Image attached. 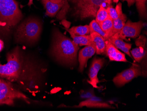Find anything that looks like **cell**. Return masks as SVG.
Wrapping results in <instances>:
<instances>
[{"label": "cell", "mask_w": 147, "mask_h": 111, "mask_svg": "<svg viewBox=\"0 0 147 111\" xmlns=\"http://www.w3.org/2000/svg\"><path fill=\"white\" fill-rule=\"evenodd\" d=\"M109 16L107 9L105 8L103 5H102L100 6L96 12L95 20L99 25L105 20Z\"/></svg>", "instance_id": "cell-22"}, {"label": "cell", "mask_w": 147, "mask_h": 111, "mask_svg": "<svg viewBox=\"0 0 147 111\" xmlns=\"http://www.w3.org/2000/svg\"><path fill=\"white\" fill-rule=\"evenodd\" d=\"M115 9L118 12L119 16L116 19L112 20L113 25L112 35L120 31L123 27L124 26L127 20V16L123 13L122 11L121 3H119L116 5Z\"/></svg>", "instance_id": "cell-13"}, {"label": "cell", "mask_w": 147, "mask_h": 111, "mask_svg": "<svg viewBox=\"0 0 147 111\" xmlns=\"http://www.w3.org/2000/svg\"><path fill=\"white\" fill-rule=\"evenodd\" d=\"M72 5V15L77 19L83 20L94 18L100 6L107 4L110 5L112 0H67Z\"/></svg>", "instance_id": "cell-5"}, {"label": "cell", "mask_w": 147, "mask_h": 111, "mask_svg": "<svg viewBox=\"0 0 147 111\" xmlns=\"http://www.w3.org/2000/svg\"><path fill=\"white\" fill-rule=\"evenodd\" d=\"M90 29V33L92 32H96L100 34L104 38L105 40H108L109 37L102 30L101 27H100V25L97 23L96 20H92L89 25Z\"/></svg>", "instance_id": "cell-21"}, {"label": "cell", "mask_w": 147, "mask_h": 111, "mask_svg": "<svg viewBox=\"0 0 147 111\" xmlns=\"http://www.w3.org/2000/svg\"><path fill=\"white\" fill-rule=\"evenodd\" d=\"M67 31L71 32L75 35L78 36L87 35L90 34V29L89 25H86L84 26H74L71 29H65Z\"/></svg>", "instance_id": "cell-19"}, {"label": "cell", "mask_w": 147, "mask_h": 111, "mask_svg": "<svg viewBox=\"0 0 147 111\" xmlns=\"http://www.w3.org/2000/svg\"><path fill=\"white\" fill-rule=\"evenodd\" d=\"M33 4V0H29V2L28 3V5L30 6Z\"/></svg>", "instance_id": "cell-28"}, {"label": "cell", "mask_w": 147, "mask_h": 111, "mask_svg": "<svg viewBox=\"0 0 147 111\" xmlns=\"http://www.w3.org/2000/svg\"><path fill=\"white\" fill-rule=\"evenodd\" d=\"M17 99L22 100L30 104V101L19 89L16 88L11 82L0 78V105L6 104L12 106L15 101Z\"/></svg>", "instance_id": "cell-6"}, {"label": "cell", "mask_w": 147, "mask_h": 111, "mask_svg": "<svg viewBox=\"0 0 147 111\" xmlns=\"http://www.w3.org/2000/svg\"><path fill=\"white\" fill-rule=\"evenodd\" d=\"M46 10L45 15L49 17H54L62 8L64 0L59 3L52 2L50 0H39Z\"/></svg>", "instance_id": "cell-14"}, {"label": "cell", "mask_w": 147, "mask_h": 111, "mask_svg": "<svg viewBox=\"0 0 147 111\" xmlns=\"http://www.w3.org/2000/svg\"><path fill=\"white\" fill-rule=\"evenodd\" d=\"M96 52V48L94 43L90 45L86 46L80 50L78 54V60L79 66L78 70L82 72L84 69L86 67L88 59L91 58Z\"/></svg>", "instance_id": "cell-9"}, {"label": "cell", "mask_w": 147, "mask_h": 111, "mask_svg": "<svg viewBox=\"0 0 147 111\" xmlns=\"http://www.w3.org/2000/svg\"><path fill=\"white\" fill-rule=\"evenodd\" d=\"M106 53L110 61L127 62L125 54L118 50L109 40H106Z\"/></svg>", "instance_id": "cell-12"}, {"label": "cell", "mask_w": 147, "mask_h": 111, "mask_svg": "<svg viewBox=\"0 0 147 111\" xmlns=\"http://www.w3.org/2000/svg\"><path fill=\"white\" fill-rule=\"evenodd\" d=\"M147 39L143 35H141L135 43L137 48L133 49L131 51V54L136 62L139 63L146 56L147 51L145 49Z\"/></svg>", "instance_id": "cell-11"}, {"label": "cell", "mask_w": 147, "mask_h": 111, "mask_svg": "<svg viewBox=\"0 0 147 111\" xmlns=\"http://www.w3.org/2000/svg\"><path fill=\"white\" fill-rule=\"evenodd\" d=\"M6 59L5 64L0 63V78L16 83L24 91L37 92L42 86L45 71L39 60L18 46L8 52Z\"/></svg>", "instance_id": "cell-1"}, {"label": "cell", "mask_w": 147, "mask_h": 111, "mask_svg": "<svg viewBox=\"0 0 147 111\" xmlns=\"http://www.w3.org/2000/svg\"><path fill=\"white\" fill-rule=\"evenodd\" d=\"M4 43L3 41H2L1 39H0V52L2 51L3 49L4 48Z\"/></svg>", "instance_id": "cell-27"}, {"label": "cell", "mask_w": 147, "mask_h": 111, "mask_svg": "<svg viewBox=\"0 0 147 111\" xmlns=\"http://www.w3.org/2000/svg\"><path fill=\"white\" fill-rule=\"evenodd\" d=\"M147 0H136V5L139 14L141 17L145 18L146 16L145 3Z\"/></svg>", "instance_id": "cell-23"}, {"label": "cell", "mask_w": 147, "mask_h": 111, "mask_svg": "<svg viewBox=\"0 0 147 111\" xmlns=\"http://www.w3.org/2000/svg\"><path fill=\"white\" fill-rule=\"evenodd\" d=\"M101 100L96 97L91 98L86 101L81 102L76 107L82 108L86 107L92 108H112L113 107L108 103L102 102Z\"/></svg>", "instance_id": "cell-16"}, {"label": "cell", "mask_w": 147, "mask_h": 111, "mask_svg": "<svg viewBox=\"0 0 147 111\" xmlns=\"http://www.w3.org/2000/svg\"><path fill=\"white\" fill-rule=\"evenodd\" d=\"M52 2H55V3H59L61 2L62 0H50Z\"/></svg>", "instance_id": "cell-29"}, {"label": "cell", "mask_w": 147, "mask_h": 111, "mask_svg": "<svg viewBox=\"0 0 147 111\" xmlns=\"http://www.w3.org/2000/svg\"><path fill=\"white\" fill-rule=\"evenodd\" d=\"M104 63L105 60L104 59L97 58H95L92 63L89 74L90 80L88 81V82L94 88H97V84L99 83L97 75L100 69L103 67Z\"/></svg>", "instance_id": "cell-10"}, {"label": "cell", "mask_w": 147, "mask_h": 111, "mask_svg": "<svg viewBox=\"0 0 147 111\" xmlns=\"http://www.w3.org/2000/svg\"><path fill=\"white\" fill-rule=\"evenodd\" d=\"M119 0H113V1L115 3H117L118 2H119Z\"/></svg>", "instance_id": "cell-30"}, {"label": "cell", "mask_w": 147, "mask_h": 111, "mask_svg": "<svg viewBox=\"0 0 147 111\" xmlns=\"http://www.w3.org/2000/svg\"><path fill=\"white\" fill-rule=\"evenodd\" d=\"M42 29V22L38 18L34 16L26 18L16 28L15 41L17 44H34L38 41Z\"/></svg>", "instance_id": "cell-4"}, {"label": "cell", "mask_w": 147, "mask_h": 111, "mask_svg": "<svg viewBox=\"0 0 147 111\" xmlns=\"http://www.w3.org/2000/svg\"><path fill=\"white\" fill-rule=\"evenodd\" d=\"M124 1H127L129 7H130L131 5L136 2V0H124Z\"/></svg>", "instance_id": "cell-26"}, {"label": "cell", "mask_w": 147, "mask_h": 111, "mask_svg": "<svg viewBox=\"0 0 147 111\" xmlns=\"http://www.w3.org/2000/svg\"><path fill=\"white\" fill-rule=\"evenodd\" d=\"M79 47L73 40L63 34L58 29H53L52 35L51 54L61 64L72 67L77 63Z\"/></svg>", "instance_id": "cell-2"}, {"label": "cell", "mask_w": 147, "mask_h": 111, "mask_svg": "<svg viewBox=\"0 0 147 111\" xmlns=\"http://www.w3.org/2000/svg\"><path fill=\"white\" fill-rule=\"evenodd\" d=\"M69 8V5H68V1L67 0H64V4L61 8V10L59 12L57 16V17L59 20H64L65 18L68 9Z\"/></svg>", "instance_id": "cell-24"}, {"label": "cell", "mask_w": 147, "mask_h": 111, "mask_svg": "<svg viewBox=\"0 0 147 111\" xmlns=\"http://www.w3.org/2000/svg\"><path fill=\"white\" fill-rule=\"evenodd\" d=\"M23 18L16 0H0L1 39H8Z\"/></svg>", "instance_id": "cell-3"}, {"label": "cell", "mask_w": 147, "mask_h": 111, "mask_svg": "<svg viewBox=\"0 0 147 111\" xmlns=\"http://www.w3.org/2000/svg\"><path fill=\"white\" fill-rule=\"evenodd\" d=\"M90 35L92 40L95 44L96 53L98 54L105 53L106 40L104 38L96 32H92Z\"/></svg>", "instance_id": "cell-17"}, {"label": "cell", "mask_w": 147, "mask_h": 111, "mask_svg": "<svg viewBox=\"0 0 147 111\" xmlns=\"http://www.w3.org/2000/svg\"><path fill=\"white\" fill-rule=\"evenodd\" d=\"M143 27L144 23L142 21L132 22L128 20L118 33L120 38L126 40V38L127 37L136 38L140 35Z\"/></svg>", "instance_id": "cell-8"}, {"label": "cell", "mask_w": 147, "mask_h": 111, "mask_svg": "<svg viewBox=\"0 0 147 111\" xmlns=\"http://www.w3.org/2000/svg\"><path fill=\"white\" fill-rule=\"evenodd\" d=\"M108 40L114 46L115 48L121 50L129 57H132L129 51V50L131 49L132 44L125 42L123 39L120 38L118 33L115 34L114 35L111 36L108 39Z\"/></svg>", "instance_id": "cell-15"}, {"label": "cell", "mask_w": 147, "mask_h": 111, "mask_svg": "<svg viewBox=\"0 0 147 111\" xmlns=\"http://www.w3.org/2000/svg\"><path fill=\"white\" fill-rule=\"evenodd\" d=\"M142 68L138 65L133 64L129 68L117 74L113 79L115 86L121 87L132 81L134 78L142 75Z\"/></svg>", "instance_id": "cell-7"}, {"label": "cell", "mask_w": 147, "mask_h": 111, "mask_svg": "<svg viewBox=\"0 0 147 111\" xmlns=\"http://www.w3.org/2000/svg\"><path fill=\"white\" fill-rule=\"evenodd\" d=\"M99 25L102 30L109 37V39L112 36L113 29V21L110 16Z\"/></svg>", "instance_id": "cell-20"}, {"label": "cell", "mask_w": 147, "mask_h": 111, "mask_svg": "<svg viewBox=\"0 0 147 111\" xmlns=\"http://www.w3.org/2000/svg\"><path fill=\"white\" fill-rule=\"evenodd\" d=\"M69 34L71 35V37L72 38L75 44L78 45L79 46H89L94 44L91 39L90 35H75L71 32H69Z\"/></svg>", "instance_id": "cell-18"}, {"label": "cell", "mask_w": 147, "mask_h": 111, "mask_svg": "<svg viewBox=\"0 0 147 111\" xmlns=\"http://www.w3.org/2000/svg\"><path fill=\"white\" fill-rule=\"evenodd\" d=\"M108 14L110 18L112 20L117 18L119 16L118 12L116 9L113 8L112 6L109 5L106 8Z\"/></svg>", "instance_id": "cell-25"}]
</instances>
